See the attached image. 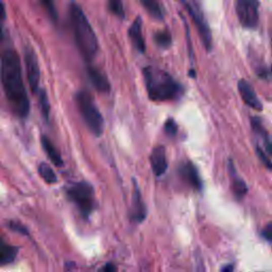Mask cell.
<instances>
[{"instance_id": "6da1fadb", "label": "cell", "mask_w": 272, "mask_h": 272, "mask_svg": "<svg viewBox=\"0 0 272 272\" xmlns=\"http://www.w3.org/2000/svg\"><path fill=\"white\" fill-rule=\"evenodd\" d=\"M0 74L11 108L19 117H27L30 112V101L22 80L19 55L15 50L7 49L3 51Z\"/></svg>"}, {"instance_id": "7a4b0ae2", "label": "cell", "mask_w": 272, "mask_h": 272, "mask_svg": "<svg viewBox=\"0 0 272 272\" xmlns=\"http://www.w3.org/2000/svg\"><path fill=\"white\" fill-rule=\"evenodd\" d=\"M143 74L147 93L152 101H174L184 93L182 85L162 68L147 66Z\"/></svg>"}, {"instance_id": "3957f363", "label": "cell", "mask_w": 272, "mask_h": 272, "mask_svg": "<svg viewBox=\"0 0 272 272\" xmlns=\"http://www.w3.org/2000/svg\"><path fill=\"white\" fill-rule=\"evenodd\" d=\"M71 24L75 43L82 58L90 62L98 51V40L92 25L88 21L83 10L78 4L73 3L70 8Z\"/></svg>"}, {"instance_id": "277c9868", "label": "cell", "mask_w": 272, "mask_h": 272, "mask_svg": "<svg viewBox=\"0 0 272 272\" xmlns=\"http://www.w3.org/2000/svg\"><path fill=\"white\" fill-rule=\"evenodd\" d=\"M76 104L90 132L95 136H101L104 133L105 121L92 96L85 90H80L76 94Z\"/></svg>"}, {"instance_id": "5b68a950", "label": "cell", "mask_w": 272, "mask_h": 272, "mask_svg": "<svg viewBox=\"0 0 272 272\" xmlns=\"http://www.w3.org/2000/svg\"><path fill=\"white\" fill-rule=\"evenodd\" d=\"M67 196L78 208L82 216L87 218L95 209L94 187L87 182H78L67 188Z\"/></svg>"}, {"instance_id": "8992f818", "label": "cell", "mask_w": 272, "mask_h": 272, "mask_svg": "<svg viewBox=\"0 0 272 272\" xmlns=\"http://www.w3.org/2000/svg\"><path fill=\"white\" fill-rule=\"evenodd\" d=\"M180 2L184 6L188 14L190 15V18L196 25L203 46L207 48L208 51H211L212 46H213L212 32H211V29L209 27L206 17H204V14L202 12L200 6L198 5L196 0H180Z\"/></svg>"}, {"instance_id": "52a82bcc", "label": "cell", "mask_w": 272, "mask_h": 272, "mask_svg": "<svg viewBox=\"0 0 272 272\" xmlns=\"http://www.w3.org/2000/svg\"><path fill=\"white\" fill-rule=\"evenodd\" d=\"M235 11L240 24L246 29H255L259 20L258 0H235Z\"/></svg>"}, {"instance_id": "ba28073f", "label": "cell", "mask_w": 272, "mask_h": 272, "mask_svg": "<svg viewBox=\"0 0 272 272\" xmlns=\"http://www.w3.org/2000/svg\"><path fill=\"white\" fill-rule=\"evenodd\" d=\"M25 64H26V71H27V78L30 85L32 93H38L39 85H40V65L39 60L36 52L33 49L28 48L25 52Z\"/></svg>"}, {"instance_id": "9c48e42d", "label": "cell", "mask_w": 272, "mask_h": 272, "mask_svg": "<svg viewBox=\"0 0 272 272\" xmlns=\"http://www.w3.org/2000/svg\"><path fill=\"white\" fill-rule=\"evenodd\" d=\"M237 87H238V92H240L242 99L244 100V102L248 107H250L251 109L255 111L263 110L262 102H260V100L258 99L255 90L253 89L250 83H249L247 80H245V79H242V80L238 81Z\"/></svg>"}, {"instance_id": "30bf717a", "label": "cell", "mask_w": 272, "mask_h": 272, "mask_svg": "<svg viewBox=\"0 0 272 272\" xmlns=\"http://www.w3.org/2000/svg\"><path fill=\"white\" fill-rule=\"evenodd\" d=\"M142 26H143L142 18L140 16L136 17L128 30V36H129V39L133 45V47L140 53H145L146 52V42H145V39L143 36V27Z\"/></svg>"}, {"instance_id": "8fae6325", "label": "cell", "mask_w": 272, "mask_h": 272, "mask_svg": "<svg viewBox=\"0 0 272 272\" xmlns=\"http://www.w3.org/2000/svg\"><path fill=\"white\" fill-rule=\"evenodd\" d=\"M87 77L92 85L98 90L99 93L108 94L111 90V84L107 76L99 71L95 66L87 67Z\"/></svg>"}, {"instance_id": "7c38bea8", "label": "cell", "mask_w": 272, "mask_h": 272, "mask_svg": "<svg viewBox=\"0 0 272 272\" xmlns=\"http://www.w3.org/2000/svg\"><path fill=\"white\" fill-rule=\"evenodd\" d=\"M150 163L152 172L156 177H161L166 173L168 168V162L164 147L157 146L152 150L150 155Z\"/></svg>"}, {"instance_id": "4fadbf2b", "label": "cell", "mask_w": 272, "mask_h": 272, "mask_svg": "<svg viewBox=\"0 0 272 272\" xmlns=\"http://www.w3.org/2000/svg\"><path fill=\"white\" fill-rule=\"evenodd\" d=\"M146 206L143 201L139 185L134 182V190L132 197V218L138 223L143 222L146 219Z\"/></svg>"}, {"instance_id": "5bb4252c", "label": "cell", "mask_w": 272, "mask_h": 272, "mask_svg": "<svg viewBox=\"0 0 272 272\" xmlns=\"http://www.w3.org/2000/svg\"><path fill=\"white\" fill-rule=\"evenodd\" d=\"M181 175H182V177L184 178V180L186 181V182L198 191H201L202 188H203V184H202V180L199 176V173H198V169L196 168V166L190 163V162H187L185 163L182 167H181Z\"/></svg>"}, {"instance_id": "9a60e30c", "label": "cell", "mask_w": 272, "mask_h": 272, "mask_svg": "<svg viewBox=\"0 0 272 272\" xmlns=\"http://www.w3.org/2000/svg\"><path fill=\"white\" fill-rule=\"evenodd\" d=\"M251 126H252L254 133H256V135L259 136V139L262 140V142H263V146H256V147L264 150L268 155H271L272 151H271L270 138H269V135H268L265 127L263 126L262 120H260V118H258V117H252L251 118Z\"/></svg>"}, {"instance_id": "2e32d148", "label": "cell", "mask_w": 272, "mask_h": 272, "mask_svg": "<svg viewBox=\"0 0 272 272\" xmlns=\"http://www.w3.org/2000/svg\"><path fill=\"white\" fill-rule=\"evenodd\" d=\"M18 253V249L16 247L7 245L3 243L0 237V266H5L14 262Z\"/></svg>"}, {"instance_id": "e0dca14e", "label": "cell", "mask_w": 272, "mask_h": 272, "mask_svg": "<svg viewBox=\"0 0 272 272\" xmlns=\"http://www.w3.org/2000/svg\"><path fill=\"white\" fill-rule=\"evenodd\" d=\"M42 146L45 152H46V154L50 158V161L55 166H59V167L63 166V160H62L60 152L56 150L54 145L51 143V141L47 138V136H42Z\"/></svg>"}, {"instance_id": "ac0fdd59", "label": "cell", "mask_w": 272, "mask_h": 272, "mask_svg": "<svg viewBox=\"0 0 272 272\" xmlns=\"http://www.w3.org/2000/svg\"><path fill=\"white\" fill-rule=\"evenodd\" d=\"M230 170H231V175H232V189L234 192V196L236 199H243L248 192V187L247 184L245 183V181L242 180L240 177H238L235 173V169L232 165V162L230 161Z\"/></svg>"}, {"instance_id": "d6986e66", "label": "cell", "mask_w": 272, "mask_h": 272, "mask_svg": "<svg viewBox=\"0 0 272 272\" xmlns=\"http://www.w3.org/2000/svg\"><path fill=\"white\" fill-rule=\"evenodd\" d=\"M143 7L146 9L153 18L161 20L164 17V11L158 0H140Z\"/></svg>"}, {"instance_id": "ffe728a7", "label": "cell", "mask_w": 272, "mask_h": 272, "mask_svg": "<svg viewBox=\"0 0 272 272\" xmlns=\"http://www.w3.org/2000/svg\"><path fill=\"white\" fill-rule=\"evenodd\" d=\"M39 174L44 179L45 182H47L49 184H53L56 182V181H58V178H56V175L53 172V169L46 163L40 164Z\"/></svg>"}, {"instance_id": "44dd1931", "label": "cell", "mask_w": 272, "mask_h": 272, "mask_svg": "<svg viewBox=\"0 0 272 272\" xmlns=\"http://www.w3.org/2000/svg\"><path fill=\"white\" fill-rule=\"evenodd\" d=\"M154 41L158 47H161L163 49H167L172 46L173 38H172V34H170L168 31L163 30V31H157L155 33Z\"/></svg>"}, {"instance_id": "7402d4cb", "label": "cell", "mask_w": 272, "mask_h": 272, "mask_svg": "<svg viewBox=\"0 0 272 272\" xmlns=\"http://www.w3.org/2000/svg\"><path fill=\"white\" fill-rule=\"evenodd\" d=\"M107 3H108L109 10L113 14L117 16L118 18H121V19L124 18L126 13H124L122 0H107Z\"/></svg>"}, {"instance_id": "603a6c76", "label": "cell", "mask_w": 272, "mask_h": 272, "mask_svg": "<svg viewBox=\"0 0 272 272\" xmlns=\"http://www.w3.org/2000/svg\"><path fill=\"white\" fill-rule=\"evenodd\" d=\"M39 101H40V107H41L42 114H43L44 118L48 121L49 114H50V104H49V100H48V96H47L46 92H45L44 89H42L40 92Z\"/></svg>"}, {"instance_id": "cb8c5ba5", "label": "cell", "mask_w": 272, "mask_h": 272, "mask_svg": "<svg viewBox=\"0 0 272 272\" xmlns=\"http://www.w3.org/2000/svg\"><path fill=\"white\" fill-rule=\"evenodd\" d=\"M41 2L45 10H46V12L49 15V17L53 21L58 20V11H56V8H55L54 0H41Z\"/></svg>"}, {"instance_id": "d4e9b609", "label": "cell", "mask_w": 272, "mask_h": 272, "mask_svg": "<svg viewBox=\"0 0 272 272\" xmlns=\"http://www.w3.org/2000/svg\"><path fill=\"white\" fill-rule=\"evenodd\" d=\"M164 130L169 136H175L178 133V124L174 119L170 118L166 121Z\"/></svg>"}, {"instance_id": "484cf974", "label": "cell", "mask_w": 272, "mask_h": 272, "mask_svg": "<svg viewBox=\"0 0 272 272\" xmlns=\"http://www.w3.org/2000/svg\"><path fill=\"white\" fill-rule=\"evenodd\" d=\"M262 235L268 243L272 242V224H271V222H269L266 225V228L262 232Z\"/></svg>"}, {"instance_id": "4316f807", "label": "cell", "mask_w": 272, "mask_h": 272, "mask_svg": "<svg viewBox=\"0 0 272 272\" xmlns=\"http://www.w3.org/2000/svg\"><path fill=\"white\" fill-rule=\"evenodd\" d=\"M10 226H11V229H12V230L17 231V232H19V233H21V234H25V235L28 234L27 229H25L24 226L20 225V224H17V223H15V222H11Z\"/></svg>"}, {"instance_id": "83f0119b", "label": "cell", "mask_w": 272, "mask_h": 272, "mask_svg": "<svg viewBox=\"0 0 272 272\" xmlns=\"http://www.w3.org/2000/svg\"><path fill=\"white\" fill-rule=\"evenodd\" d=\"M221 272H234V267L233 265H226L222 268Z\"/></svg>"}, {"instance_id": "f1b7e54d", "label": "cell", "mask_w": 272, "mask_h": 272, "mask_svg": "<svg viewBox=\"0 0 272 272\" xmlns=\"http://www.w3.org/2000/svg\"><path fill=\"white\" fill-rule=\"evenodd\" d=\"M4 16H5V9H4L3 4L0 3V18H3Z\"/></svg>"}, {"instance_id": "f546056e", "label": "cell", "mask_w": 272, "mask_h": 272, "mask_svg": "<svg viewBox=\"0 0 272 272\" xmlns=\"http://www.w3.org/2000/svg\"><path fill=\"white\" fill-rule=\"evenodd\" d=\"M2 34H3V30H2V27H0V38H2Z\"/></svg>"}]
</instances>
